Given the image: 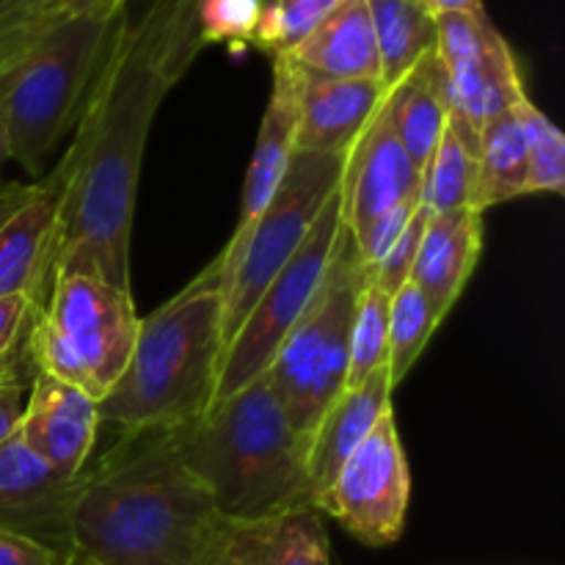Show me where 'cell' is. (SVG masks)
<instances>
[{"label": "cell", "instance_id": "11", "mask_svg": "<svg viewBox=\"0 0 565 565\" xmlns=\"http://www.w3.org/2000/svg\"><path fill=\"white\" fill-rule=\"evenodd\" d=\"M408 500L412 472L390 408L318 497V511L337 519L362 544L390 546L406 527Z\"/></svg>", "mask_w": 565, "mask_h": 565}, {"label": "cell", "instance_id": "42", "mask_svg": "<svg viewBox=\"0 0 565 565\" xmlns=\"http://www.w3.org/2000/svg\"><path fill=\"white\" fill-rule=\"evenodd\" d=\"M64 565H83V563H75V561H66Z\"/></svg>", "mask_w": 565, "mask_h": 565}, {"label": "cell", "instance_id": "2", "mask_svg": "<svg viewBox=\"0 0 565 565\" xmlns=\"http://www.w3.org/2000/svg\"><path fill=\"white\" fill-rule=\"evenodd\" d=\"M226 522L182 467L169 430H119L81 475L70 508V561L202 565Z\"/></svg>", "mask_w": 565, "mask_h": 565}, {"label": "cell", "instance_id": "32", "mask_svg": "<svg viewBox=\"0 0 565 565\" xmlns=\"http://www.w3.org/2000/svg\"><path fill=\"white\" fill-rule=\"evenodd\" d=\"M428 218H430V210L425 207V204H419V207L414 210L412 221L406 224V230H403L401 237L392 243L386 257L370 270V281H373L379 290H384L390 298L395 296L408 279H412L414 259H417L419 241H423V232H425V224H428Z\"/></svg>", "mask_w": 565, "mask_h": 565}, {"label": "cell", "instance_id": "19", "mask_svg": "<svg viewBox=\"0 0 565 565\" xmlns=\"http://www.w3.org/2000/svg\"><path fill=\"white\" fill-rule=\"evenodd\" d=\"M298 72L296 61L287 55H274V86L259 121L257 143H254L252 163H248L246 182H243L241 218H237L232 237L243 235L254 224L265 204L270 202L279 188L292 152H296L298 130Z\"/></svg>", "mask_w": 565, "mask_h": 565}, {"label": "cell", "instance_id": "1", "mask_svg": "<svg viewBox=\"0 0 565 565\" xmlns=\"http://www.w3.org/2000/svg\"><path fill=\"white\" fill-rule=\"evenodd\" d=\"M169 88L127 14L94 81L75 138L58 160L64 188L50 281L86 274L130 290V237L143 149Z\"/></svg>", "mask_w": 565, "mask_h": 565}, {"label": "cell", "instance_id": "20", "mask_svg": "<svg viewBox=\"0 0 565 565\" xmlns=\"http://www.w3.org/2000/svg\"><path fill=\"white\" fill-rule=\"evenodd\" d=\"M392 392H395V386H392L390 373H386V367H381L364 384L342 392L331 403L329 412L320 417L318 428L309 436L307 456L309 480H312L315 491V508H318V497L334 483L342 463L367 439L370 430L379 425V419L390 412Z\"/></svg>", "mask_w": 565, "mask_h": 565}, {"label": "cell", "instance_id": "9", "mask_svg": "<svg viewBox=\"0 0 565 565\" xmlns=\"http://www.w3.org/2000/svg\"><path fill=\"white\" fill-rule=\"evenodd\" d=\"M340 230V193H334L309 230V235L298 246V252L290 257V263L265 287L248 318L243 320L237 334L226 345L218 370V386H215V403L226 401L237 390L265 375L270 359L276 356L285 337L301 320L309 301L318 292L326 268L331 263V254H334Z\"/></svg>", "mask_w": 565, "mask_h": 565}, {"label": "cell", "instance_id": "33", "mask_svg": "<svg viewBox=\"0 0 565 565\" xmlns=\"http://www.w3.org/2000/svg\"><path fill=\"white\" fill-rule=\"evenodd\" d=\"M31 379L33 362L25 337V342L0 364V441H6L20 428L22 412H25V397L28 390H31Z\"/></svg>", "mask_w": 565, "mask_h": 565}, {"label": "cell", "instance_id": "7", "mask_svg": "<svg viewBox=\"0 0 565 565\" xmlns=\"http://www.w3.org/2000/svg\"><path fill=\"white\" fill-rule=\"evenodd\" d=\"M138 320L130 290L86 274L55 276L28 331L33 370L99 403L130 359Z\"/></svg>", "mask_w": 565, "mask_h": 565}, {"label": "cell", "instance_id": "4", "mask_svg": "<svg viewBox=\"0 0 565 565\" xmlns=\"http://www.w3.org/2000/svg\"><path fill=\"white\" fill-rule=\"evenodd\" d=\"M218 257L174 298L138 320L125 370L99 401L103 425L171 430L202 419L215 403L224 359Z\"/></svg>", "mask_w": 565, "mask_h": 565}, {"label": "cell", "instance_id": "22", "mask_svg": "<svg viewBox=\"0 0 565 565\" xmlns=\"http://www.w3.org/2000/svg\"><path fill=\"white\" fill-rule=\"evenodd\" d=\"M392 130L419 171L428 166L447 125V77L439 55L428 53L401 83L386 88Z\"/></svg>", "mask_w": 565, "mask_h": 565}, {"label": "cell", "instance_id": "14", "mask_svg": "<svg viewBox=\"0 0 565 565\" xmlns=\"http://www.w3.org/2000/svg\"><path fill=\"white\" fill-rule=\"evenodd\" d=\"M81 478H61L22 445L0 441V533L25 535L70 557V508Z\"/></svg>", "mask_w": 565, "mask_h": 565}, {"label": "cell", "instance_id": "5", "mask_svg": "<svg viewBox=\"0 0 565 565\" xmlns=\"http://www.w3.org/2000/svg\"><path fill=\"white\" fill-rule=\"evenodd\" d=\"M125 20L127 6L110 14H61L0 44V114L9 154L33 180L44 177L58 143L75 132Z\"/></svg>", "mask_w": 565, "mask_h": 565}, {"label": "cell", "instance_id": "41", "mask_svg": "<svg viewBox=\"0 0 565 565\" xmlns=\"http://www.w3.org/2000/svg\"><path fill=\"white\" fill-rule=\"evenodd\" d=\"M58 3V0H50L47 9H44V20H50V17H61V14H53V6Z\"/></svg>", "mask_w": 565, "mask_h": 565}, {"label": "cell", "instance_id": "6", "mask_svg": "<svg viewBox=\"0 0 565 565\" xmlns=\"http://www.w3.org/2000/svg\"><path fill=\"white\" fill-rule=\"evenodd\" d=\"M367 281L370 270L342 224L318 292L265 370L287 419L307 439L331 403L345 392L353 318Z\"/></svg>", "mask_w": 565, "mask_h": 565}, {"label": "cell", "instance_id": "29", "mask_svg": "<svg viewBox=\"0 0 565 565\" xmlns=\"http://www.w3.org/2000/svg\"><path fill=\"white\" fill-rule=\"evenodd\" d=\"M519 116L527 138V196L535 193L565 191V138L555 121L524 97L519 103Z\"/></svg>", "mask_w": 565, "mask_h": 565}, {"label": "cell", "instance_id": "40", "mask_svg": "<svg viewBox=\"0 0 565 565\" xmlns=\"http://www.w3.org/2000/svg\"><path fill=\"white\" fill-rule=\"evenodd\" d=\"M9 132H6V121H3V114H0V171H3L6 160H9Z\"/></svg>", "mask_w": 565, "mask_h": 565}, {"label": "cell", "instance_id": "13", "mask_svg": "<svg viewBox=\"0 0 565 565\" xmlns=\"http://www.w3.org/2000/svg\"><path fill=\"white\" fill-rule=\"evenodd\" d=\"M423 171L412 163L401 138L392 130L386 105L375 110L345 154L340 177V213L351 235L362 232L375 215L401 202H419Z\"/></svg>", "mask_w": 565, "mask_h": 565}, {"label": "cell", "instance_id": "26", "mask_svg": "<svg viewBox=\"0 0 565 565\" xmlns=\"http://www.w3.org/2000/svg\"><path fill=\"white\" fill-rule=\"evenodd\" d=\"M475 182H478V152L447 121L439 147L423 169L419 204H425L430 215L467 210L472 207Z\"/></svg>", "mask_w": 565, "mask_h": 565}, {"label": "cell", "instance_id": "18", "mask_svg": "<svg viewBox=\"0 0 565 565\" xmlns=\"http://www.w3.org/2000/svg\"><path fill=\"white\" fill-rule=\"evenodd\" d=\"M483 252V213L475 207L430 215L414 259L412 279L428 298L436 318L445 320L467 290Z\"/></svg>", "mask_w": 565, "mask_h": 565}, {"label": "cell", "instance_id": "35", "mask_svg": "<svg viewBox=\"0 0 565 565\" xmlns=\"http://www.w3.org/2000/svg\"><path fill=\"white\" fill-rule=\"evenodd\" d=\"M39 307L25 292L0 296V364L25 342L28 329L36 318Z\"/></svg>", "mask_w": 565, "mask_h": 565}, {"label": "cell", "instance_id": "3", "mask_svg": "<svg viewBox=\"0 0 565 565\" xmlns=\"http://www.w3.org/2000/svg\"><path fill=\"white\" fill-rule=\"evenodd\" d=\"M169 434L182 467L230 522L315 508L309 439L292 428L265 375Z\"/></svg>", "mask_w": 565, "mask_h": 565}, {"label": "cell", "instance_id": "15", "mask_svg": "<svg viewBox=\"0 0 565 565\" xmlns=\"http://www.w3.org/2000/svg\"><path fill=\"white\" fill-rule=\"evenodd\" d=\"M99 403L55 375L33 370L25 412L20 419L22 445L61 478H81L99 439Z\"/></svg>", "mask_w": 565, "mask_h": 565}, {"label": "cell", "instance_id": "8", "mask_svg": "<svg viewBox=\"0 0 565 565\" xmlns=\"http://www.w3.org/2000/svg\"><path fill=\"white\" fill-rule=\"evenodd\" d=\"M342 166H345V158H337V154L298 152L296 149L279 188L263 207V213L243 235L232 237L224 252L218 254L221 298H224V312H221L224 351L265 287L290 263L318 215L337 193Z\"/></svg>", "mask_w": 565, "mask_h": 565}, {"label": "cell", "instance_id": "21", "mask_svg": "<svg viewBox=\"0 0 565 565\" xmlns=\"http://www.w3.org/2000/svg\"><path fill=\"white\" fill-rule=\"evenodd\" d=\"M287 58L301 70L342 81H381L379 44L367 0H340L337 9Z\"/></svg>", "mask_w": 565, "mask_h": 565}, {"label": "cell", "instance_id": "31", "mask_svg": "<svg viewBox=\"0 0 565 565\" xmlns=\"http://www.w3.org/2000/svg\"><path fill=\"white\" fill-rule=\"evenodd\" d=\"M263 0H199V42L207 44H254Z\"/></svg>", "mask_w": 565, "mask_h": 565}, {"label": "cell", "instance_id": "34", "mask_svg": "<svg viewBox=\"0 0 565 565\" xmlns=\"http://www.w3.org/2000/svg\"><path fill=\"white\" fill-rule=\"evenodd\" d=\"M419 207V202H401L395 207L384 210L381 215H375L362 232L353 235L359 248V257H362L364 268L373 270L381 259L386 257V252L392 248V243L401 237V232L406 230V224L412 221L414 210Z\"/></svg>", "mask_w": 565, "mask_h": 565}, {"label": "cell", "instance_id": "27", "mask_svg": "<svg viewBox=\"0 0 565 565\" xmlns=\"http://www.w3.org/2000/svg\"><path fill=\"white\" fill-rule=\"evenodd\" d=\"M441 320L430 309L428 298L417 290L414 281H406L390 301V353H386V373L392 386L401 384L417 359L423 356L425 345Z\"/></svg>", "mask_w": 565, "mask_h": 565}, {"label": "cell", "instance_id": "30", "mask_svg": "<svg viewBox=\"0 0 565 565\" xmlns=\"http://www.w3.org/2000/svg\"><path fill=\"white\" fill-rule=\"evenodd\" d=\"M340 0H263L254 47L274 55H287L337 9Z\"/></svg>", "mask_w": 565, "mask_h": 565}, {"label": "cell", "instance_id": "38", "mask_svg": "<svg viewBox=\"0 0 565 565\" xmlns=\"http://www.w3.org/2000/svg\"><path fill=\"white\" fill-rule=\"evenodd\" d=\"M428 14H483V0H417Z\"/></svg>", "mask_w": 565, "mask_h": 565}, {"label": "cell", "instance_id": "25", "mask_svg": "<svg viewBox=\"0 0 565 565\" xmlns=\"http://www.w3.org/2000/svg\"><path fill=\"white\" fill-rule=\"evenodd\" d=\"M199 0H149L147 11L132 22L138 36L149 44L160 75L169 86L180 83L202 53L196 25Z\"/></svg>", "mask_w": 565, "mask_h": 565}, {"label": "cell", "instance_id": "10", "mask_svg": "<svg viewBox=\"0 0 565 565\" xmlns=\"http://www.w3.org/2000/svg\"><path fill=\"white\" fill-rule=\"evenodd\" d=\"M436 55L447 77V121L478 152L486 121L527 97L516 55L486 11L436 17Z\"/></svg>", "mask_w": 565, "mask_h": 565}, {"label": "cell", "instance_id": "17", "mask_svg": "<svg viewBox=\"0 0 565 565\" xmlns=\"http://www.w3.org/2000/svg\"><path fill=\"white\" fill-rule=\"evenodd\" d=\"M202 565H331V541L318 508L257 522H226Z\"/></svg>", "mask_w": 565, "mask_h": 565}, {"label": "cell", "instance_id": "24", "mask_svg": "<svg viewBox=\"0 0 565 565\" xmlns=\"http://www.w3.org/2000/svg\"><path fill=\"white\" fill-rule=\"evenodd\" d=\"M379 44L381 83L392 88L436 50V17L417 0H367Z\"/></svg>", "mask_w": 565, "mask_h": 565}, {"label": "cell", "instance_id": "23", "mask_svg": "<svg viewBox=\"0 0 565 565\" xmlns=\"http://www.w3.org/2000/svg\"><path fill=\"white\" fill-rule=\"evenodd\" d=\"M519 103L491 116L480 130L478 182L472 199V207L480 213L494 204L527 196V138H524Z\"/></svg>", "mask_w": 565, "mask_h": 565}, {"label": "cell", "instance_id": "28", "mask_svg": "<svg viewBox=\"0 0 565 565\" xmlns=\"http://www.w3.org/2000/svg\"><path fill=\"white\" fill-rule=\"evenodd\" d=\"M390 301L384 290L367 281L359 296L356 318L351 331V362H348L345 390L364 384L375 370L386 367L390 353Z\"/></svg>", "mask_w": 565, "mask_h": 565}, {"label": "cell", "instance_id": "39", "mask_svg": "<svg viewBox=\"0 0 565 565\" xmlns=\"http://www.w3.org/2000/svg\"><path fill=\"white\" fill-rule=\"evenodd\" d=\"M127 0H58L53 14H81V11H121Z\"/></svg>", "mask_w": 565, "mask_h": 565}, {"label": "cell", "instance_id": "16", "mask_svg": "<svg viewBox=\"0 0 565 565\" xmlns=\"http://www.w3.org/2000/svg\"><path fill=\"white\" fill-rule=\"evenodd\" d=\"M298 152L345 158L367 121L381 108L386 86L381 81H342L315 75L298 66Z\"/></svg>", "mask_w": 565, "mask_h": 565}, {"label": "cell", "instance_id": "12", "mask_svg": "<svg viewBox=\"0 0 565 565\" xmlns=\"http://www.w3.org/2000/svg\"><path fill=\"white\" fill-rule=\"evenodd\" d=\"M61 188L58 166L33 182L0 188V296L25 292L42 309L50 290Z\"/></svg>", "mask_w": 565, "mask_h": 565}, {"label": "cell", "instance_id": "37", "mask_svg": "<svg viewBox=\"0 0 565 565\" xmlns=\"http://www.w3.org/2000/svg\"><path fill=\"white\" fill-rule=\"evenodd\" d=\"M50 0H0V44L44 20Z\"/></svg>", "mask_w": 565, "mask_h": 565}, {"label": "cell", "instance_id": "36", "mask_svg": "<svg viewBox=\"0 0 565 565\" xmlns=\"http://www.w3.org/2000/svg\"><path fill=\"white\" fill-rule=\"evenodd\" d=\"M70 557L25 535L0 533V565H64Z\"/></svg>", "mask_w": 565, "mask_h": 565}]
</instances>
